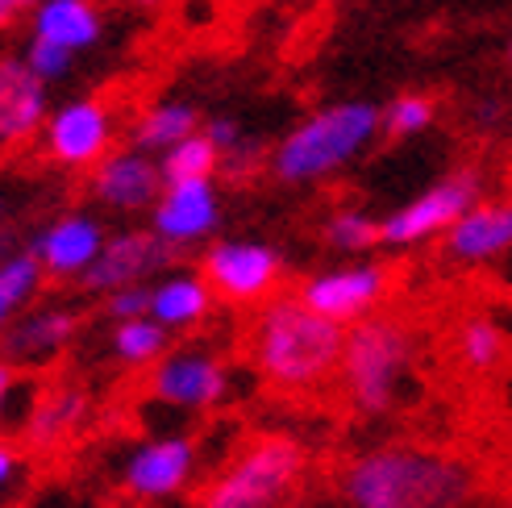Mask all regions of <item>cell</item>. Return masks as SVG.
<instances>
[{"instance_id": "cell-15", "label": "cell", "mask_w": 512, "mask_h": 508, "mask_svg": "<svg viewBox=\"0 0 512 508\" xmlns=\"http://www.w3.org/2000/svg\"><path fill=\"white\" fill-rule=\"evenodd\" d=\"M105 242H109V230L92 209H67L42 225L30 242V250L38 254L46 279L80 284V279L92 271V263L100 259Z\"/></svg>"}, {"instance_id": "cell-22", "label": "cell", "mask_w": 512, "mask_h": 508, "mask_svg": "<svg viewBox=\"0 0 512 508\" xmlns=\"http://www.w3.org/2000/svg\"><path fill=\"white\" fill-rule=\"evenodd\" d=\"M200 109L192 100H179V96H167V100H155L146 105L134 121H130V146L138 150H150V155H163L175 142H184L188 134L200 130Z\"/></svg>"}, {"instance_id": "cell-35", "label": "cell", "mask_w": 512, "mask_h": 508, "mask_svg": "<svg viewBox=\"0 0 512 508\" xmlns=\"http://www.w3.org/2000/svg\"><path fill=\"white\" fill-rule=\"evenodd\" d=\"M17 13H21V9H13L9 0H0V30H9V25L17 21Z\"/></svg>"}, {"instance_id": "cell-10", "label": "cell", "mask_w": 512, "mask_h": 508, "mask_svg": "<svg viewBox=\"0 0 512 508\" xmlns=\"http://www.w3.org/2000/svg\"><path fill=\"white\" fill-rule=\"evenodd\" d=\"M117 146V113L100 96H71L50 105L42 125V150L67 171H92Z\"/></svg>"}, {"instance_id": "cell-9", "label": "cell", "mask_w": 512, "mask_h": 508, "mask_svg": "<svg viewBox=\"0 0 512 508\" xmlns=\"http://www.w3.org/2000/svg\"><path fill=\"white\" fill-rule=\"evenodd\" d=\"M296 296L317 309L321 317L338 321V325H354L363 317H375L392 296V271L371 259H346L334 267L309 271L296 284Z\"/></svg>"}, {"instance_id": "cell-33", "label": "cell", "mask_w": 512, "mask_h": 508, "mask_svg": "<svg viewBox=\"0 0 512 508\" xmlns=\"http://www.w3.org/2000/svg\"><path fill=\"white\" fill-rule=\"evenodd\" d=\"M17 371H21V367H13L9 359H0V421L9 417V404H13V396H17Z\"/></svg>"}, {"instance_id": "cell-38", "label": "cell", "mask_w": 512, "mask_h": 508, "mask_svg": "<svg viewBox=\"0 0 512 508\" xmlns=\"http://www.w3.org/2000/svg\"><path fill=\"white\" fill-rule=\"evenodd\" d=\"M9 5H13V9H34L38 0H9Z\"/></svg>"}, {"instance_id": "cell-36", "label": "cell", "mask_w": 512, "mask_h": 508, "mask_svg": "<svg viewBox=\"0 0 512 508\" xmlns=\"http://www.w3.org/2000/svg\"><path fill=\"white\" fill-rule=\"evenodd\" d=\"M13 250H17V246L9 242V234H5V230H0V263H5V259H9V254H13Z\"/></svg>"}, {"instance_id": "cell-8", "label": "cell", "mask_w": 512, "mask_h": 508, "mask_svg": "<svg viewBox=\"0 0 512 508\" xmlns=\"http://www.w3.org/2000/svg\"><path fill=\"white\" fill-rule=\"evenodd\" d=\"M234 379L217 350L204 346H171L163 359L146 371V392L163 409L175 413H213L225 404Z\"/></svg>"}, {"instance_id": "cell-5", "label": "cell", "mask_w": 512, "mask_h": 508, "mask_svg": "<svg viewBox=\"0 0 512 508\" xmlns=\"http://www.w3.org/2000/svg\"><path fill=\"white\" fill-rule=\"evenodd\" d=\"M304 446L288 434H259L196 492V508H288L304 479Z\"/></svg>"}, {"instance_id": "cell-4", "label": "cell", "mask_w": 512, "mask_h": 508, "mask_svg": "<svg viewBox=\"0 0 512 508\" xmlns=\"http://www.w3.org/2000/svg\"><path fill=\"white\" fill-rule=\"evenodd\" d=\"M421 342L413 325L400 317L375 313L346 325V346H342V392L363 417H388L396 413L408 396V379L417 371Z\"/></svg>"}, {"instance_id": "cell-11", "label": "cell", "mask_w": 512, "mask_h": 508, "mask_svg": "<svg viewBox=\"0 0 512 508\" xmlns=\"http://www.w3.org/2000/svg\"><path fill=\"white\" fill-rule=\"evenodd\" d=\"M200 471V446L192 434H155L130 446V454L121 459V488L125 496H134L142 504H159V500H175L179 492L192 488V479Z\"/></svg>"}, {"instance_id": "cell-25", "label": "cell", "mask_w": 512, "mask_h": 508, "mask_svg": "<svg viewBox=\"0 0 512 508\" xmlns=\"http://www.w3.org/2000/svg\"><path fill=\"white\" fill-rule=\"evenodd\" d=\"M321 242L342 259H358V254L379 246V221L358 205H338L321 221Z\"/></svg>"}, {"instance_id": "cell-1", "label": "cell", "mask_w": 512, "mask_h": 508, "mask_svg": "<svg viewBox=\"0 0 512 508\" xmlns=\"http://www.w3.org/2000/svg\"><path fill=\"white\" fill-rule=\"evenodd\" d=\"M342 496L350 508H471L479 475L450 450L383 442L346 463Z\"/></svg>"}, {"instance_id": "cell-24", "label": "cell", "mask_w": 512, "mask_h": 508, "mask_svg": "<svg viewBox=\"0 0 512 508\" xmlns=\"http://www.w3.org/2000/svg\"><path fill=\"white\" fill-rule=\"evenodd\" d=\"M42 284H46V271L30 246L13 250L9 259L0 263V334L42 296Z\"/></svg>"}, {"instance_id": "cell-29", "label": "cell", "mask_w": 512, "mask_h": 508, "mask_svg": "<svg viewBox=\"0 0 512 508\" xmlns=\"http://www.w3.org/2000/svg\"><path fill=\"white\" fill-rule=\"evenodd\" d=\"M25 63H30L46 84H59V80H67L71 75V67H75V50H67V46H59V42H50V38H30L25 42Z\"/></svg>"}, {"instance_id": "cell-37", "label": "cell", "mask_w": 512, "mask_h": 508, "mask_svg": "<svg viewBox=\"0 0 512 508\" xmlns=\"http://www.w3.org/2000/svg\"><path fill=\"white\" fill-rule=\"evenodd\" d=\"M9 209H13V205H9V196L0 192V230H5V221H9Z\"/></svg>"}, {"instance_id": "cell-2", "label": "cell", "mask_w": 512, "mask_h": 508, "mask_svg": "<svg viewBox=\"0 0 512 508\" xmlns=\"http://www.w3.org/2000/svg\"><path fill=\"white\" fill-rule=\"evenodd\" d=\"M346 325L321 317L300 296H271L250 325V363L275 392H317L338 379Z\"/></svg>"}, {"instance_id": "cell-7", "label": "cell", "mask_w": 512, "mask_h": 508, "mask_svg": "<svg viewBox=\"0 0 512 508\" xmlns=\"http://www.w3.org/2000/svg\"><path fill=\"white\" fill-rule=\"evenodd\" d=\"M200 271L225 304H267L284 284V254L259 238H213L200 254Z\"/></svg>"}, {"instance_id": "cell-13", "label": "cell", "mask_w": 512, "mask_h": 508, "mask_svg": "<svg viewBox=\"0 0 512 508\" xmlns=\"http://www.w3.org/2000/svg\"><path fill=\"white\" fill-rule=\"evenodd\" d=\"M163 167L159 155L138 146H113L105 159L88 171V196L92 205H100L105 213L117 217H134V213H150V205L163 192Z\"/></svg>"}, {"instance_id": "cell-18", "label": "cell", "mask_w": 512, "mask_h": 508, "mask_svg": "<svg viewBox=\"0 0 512 508\" xmlns=\"http://www.w3.org/2000/svg\"><path fill=\"white\" fill-rule=\"evenodd\" d=\"M50 113V84L25 55H0V150H13L42 134Z\"/></svg>"}, {"instance_id": "cell-21", "label": "cell", "mask_w": 512, "mask_h": 508, "mask_svg": "<svg viewBox=\"0 0 512 508\" xmlns=\"http://www.w3.org/2000/svg\"><path fill=\"white\" fill-rule=\"evenodd\" d=\"M30 30L84 55L105 38V13H100L96 0H38L30 9Z\"/></svg>"}, {"instance_id": "cell-23", "label": "cell", "mask_w": 512, "mask_h": 508, "mask_svg": "<svg viewBox=\"0 0 512 508\" xmlns=\"http://www.w3.org/2000/svg\"><path fill=\"white\" fill-rule=\"evenodd\" d=\"M171 329L159 325L155 317H130V321H113V334H109V354L113 363L130 367V371H150L163 354L171 350Z\"/></svg>"}, {"instance_id": "cell-32", "label": "cell", "mask_w": 512, "mask_h": 508, "mask_svg": "<svg viewBox=\"0 0 512 508\" xmlns=\"http://www.w3.org/2000/svg\"><path fill=\"white\" fill-rule=\"evenodd\" d=\"M21 479H25V459H21V450L13 442L0 438V504H9L21 488Z\"/></svg>"}, {"instance_id": "cell-34", "label": "cell", "mask_w": 512, "mask_h": 508, "mask_svg": "<svg viewBox=\"0 0 512 508\" xmlns=\"http://www.w3.org/2000/svg\"><path fill=\"white\" fill-rule=\"evenodd\" d=\"M121 5L142 9V13H159V9H167V5H171V0H121Z\"/></svg>"}, {"instance_id": "cell-28", "label": "cell", "mask_w": 512, "mask_h": 508, "mask_svg": "<svg viewBox=\"0 0 512 508\" xmlns=\"http://www.w3.org/2000/svg\"><path fill=\"white\" fill-rule=\"evenodd\" d=\"M433 121H438V105H433L425 92H400L383 105V134L392 142H408V138L429 134Z\"/></svg>"}, {"instance_id": "cell-17", "label": "cell", "mask_w": 512, "mask_h": 508, "mask_svg": "<svg viewBox=\"0 0 512 508\" xmlns=\"http://www.w3.org/2000/svg\"><path fill=\"white\" fill-rule=\"evenodd\" d=\"M446 259L458 267H488L512 254V196H479L442 238Z\"/></svg>"}, {"instance_id": "cell-16", "label": "cell", "mask_w": 512, "mask_h": 508, "mask_svg": "<svg viewBox=\"0 0 512 508\" xmlns=\"http://www.w3.org/2000/svg\"><path fill=\"white\" fill-rule=\"evenodd\" d=\"M80 313L71 304H30L5 334H0V359L13 367H46L75 342Z\"/></svg>"}, {"instance_id": "cell-27", "label": "cell", "mask_w": 512, "mask_h": 508, "mask_svg": "<svg viewBox=\"0 0 512 508\" xmlns=\"http://www.w3.org/2000/svg\"><path fill=\"white\" fill-rule=\"evenodd\" d=\"M159 167H163V180H204V175L221 171V150L213 146L209 134L196 130L184 142H175L171 150H163Z\"/></svg>"}, {"instance_id": "cell-30", "label": "cell", "mask_w": 512, "mask_h": 508, "mask_svg": "<svg viewBox=\"0 0 512 508\" xmlns=\"http://www.w3.org/2000/svg\"><path fill=\"white\" fill-rule=\"evenodd\" d=\"M100 313L109 321H130V317H146L150 313V284H125L109 296H100Z\"/></svg>"}, {"instance_id": "cell-19", "label": "cell", "mask_w": 512, "mask_h": 508, "mask_svg": "<svg viewBox=\"0 0 512 508\" xmlns=\"http://www.w3.org/2000/svg\"><path fill=\"white\" fill-rule=\"evenodd\" d=\"M217 309V292L204 279V271L171 267L159 279H150V317L167 325L171 334H192Z\"/></svg>"}, {"instance_id": "cell-14", "label": "cell", "mask_w": 512, "mask_h": 508, "mask_svg": "<svg viewBox=\"0 0 512 508\" xmlns=\"http://www.w3.org/2000/svg\"><path fill=\"white\" fill-rule=\"evenodd\" d=\"M175 254L179 250L167 246L150 225L146 230H117L109 234L92 271L80 279V288L92 296H109L125 284H150V279H159L163 271L175 267Z\"/></svg>"}, {"instance_id": "cell-3", "label": "cell", "mask_w": 512, "mask_h": 508, "mask_svg": "<svg viewBox=\"0 0 512 508\" xmlns=\"http://www.w3.org/2000/svg\"><path fill=\"white\" fill-rule=\"evenodd\" d=\"M383 134V109L371 100H338L313 109L271 146L267 171L284 188H313L342 175Z\"/></svg>"}, {"instance_id": "cell-20", "label": "cell", "mask_w": 512, "mask_h": 508, "mask_svg": "<svg viewBox=\"0 0 512 508\" xmlns=\"http://www.w3.org/2000/svg\"><path fill=\"white\" fill-rule=\"evenodd\" d=\"M88 417H92V396L80 384H55L30 404L21 434L34 450H55L80 434Z\"/></svg>"}, {"instance_id": "cell-6", "label": "cell", "mask_w": 512, "mask_h": 508, "mask_svg": "<svg viewBox=\"0 0 512 508\" xmlns=\"http://www.w3.org/2000/svg\"><path fill=\"white\" fill-rule=\"evenodd\" d=\"M479 196H483L479 171L475 167H458V171L442 175L438 184H429L425 192H417L396 213L383 217L379 221V246L413 250V246H425L433 238H446V230L475 205Z\"/></svg>"}, {"instance_id": "cell-12", "label": "cell", "mask_w": 512, "mask_h": 508, "mask_svg": "<svg viewBox=\"0 0 512 508\" xmlns=\"http://www.w3.org/2000/svg\"><path fill=\"white\" fill-rule=\"evenodd\" d=\"M150 230L175 250L209 246L221 230L217 175H204V180H167L159 200L150 205Z\"/></svg>"}, {"instance_id": "cell-39", "label": "cell", "mask_w": 512, "mask_h": 508, "mask_svg": "<svg viewBox=\"0 0 512 508\" xmlns=\"http://www.w3.org/2000/svg\"><path fill=\"white\" fill-rule=\"evenodd\" d=\"M508 63H512V38H508Z\"/></svg>"}, {"instance_id": "cell-31", "label": "cell", "mask_w": 512, "mask_h": 508, "mask_svg": "<svg viewBox=\"0 0 512 508\" xmlns=\"http://www.w3.org/2000/svg\"><path fill=\"white\" fill-rule=\"evenodd\" d=\"M200 130L209 134V138H213V146L221 150V163H225V159L234 155V150H238V146L250 138V134L242 130V121H238V117H229V113H217V117H209V121L200 125Z\"/></svg>"}, {"instance_id": "cell-26", "label": "cell", "mask_w": 512, "mask_h": 508, "mask_svg": "<svg viewBox=\"0 0 512 508\" xmlns=\"http://www.w3.org/2000/svg\"><path fill=\"white\" fill-rule=\"evenodd\" d=\"M454 350L467 371H492V367H500L504 350H508V334L492 317H467L454 334Z\"/></svg>"}]
</instances>
